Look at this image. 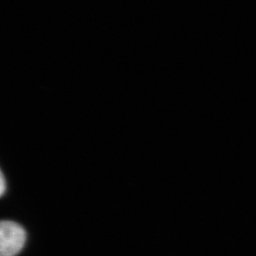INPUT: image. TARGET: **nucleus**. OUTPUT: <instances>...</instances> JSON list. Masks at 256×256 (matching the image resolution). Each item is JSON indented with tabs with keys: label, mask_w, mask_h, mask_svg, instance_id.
Segmentation results:
<instances>
[{
	"label": "nucleus",
	"mask_w": 256,
	"mask_h": 256,
	"mask_svg": "<svg viewBox=\"0 0 256 256\" xmlns=\"http://www.w3.org/2000/svg\"><path fill=\"white\" fill-rule=\"evenodd\" d=\"M26 242V232L17 223L4 220L0 225V256H15Z\"/></svg>",
	"instance_id": "1"
},
{
	"label": "nucleus",
	"mask_w": 256,
	"mask_h": 256,
	"mask_svg": "<svg viewBox=\"0 0 256 256\" xmlns=\"http://www.w3.org/2000/svg\"><path fill=\"white\" fill-rule=\"evenodd\" d=\"M5 190H6V182H5L4 174L1 172V178H0V194H1V196L4 194Z\"/></svg>",
	"instance_id": "2"
}]
</instances>
